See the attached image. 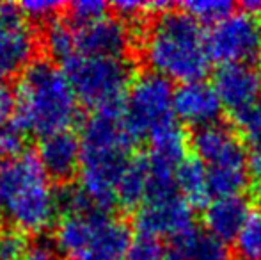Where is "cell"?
<instances>
[{
    "mask_svg": "<svg viewBox=\"0 0 261 260\" xmlns=\"http://www.w3.org/2000/svg\"><path fill=\"white\" fill-rule=\"evenodd\" d=\"M192 205L179 193L167 196L148 198L135 214V226L139 235L149 237H172L194 228Z\"/></svg>",
    "mask_w": 261,
    "mask_h": 260,
    "instance_id": "obj_11",
    "label": "cell"
},
{
    "mask_svg": "<svg viewBox=\"0 0 261 260\" xmlns=\"http://www.w3.org/2000/svg\"><path fill=\"white\" fill-rule=\"evenodd\" d=\"M132 241L123 219L96 207L62 216L55 228V246L69 260H124Z\"/></svg>",
    "mask_w": 261,
    "mask_h": 260,
    "instance_id": "obj_5",
    "label": "cell"
},
{
    "mask_svg": "<svg viewBox=\"0 0 261 260\" xmlns=\"http://www.w3.org/2000/svg\"><path fill=\"white\" fill-rule=\"evenodd\" d=\"M176 187L192 207H206L212 200L206 166L197 157H187L178 168Z\"/></svg>",
    "mask_w": 261,
    "mask_h": 260,
    "instance_id": "obj_19",
    "label": "cell"
},
{
    "mask_svg": "<svg viewBox=\"0 0 261 260\" xmlns=\"http://www.w3.org/2000/svg\"><path fill=\"white\" fill-rule=\"evenodd\" d=\"M210 59L222 66L254 64L261 57V29L254 14L231 13L206 34Z\"/></svg>",
    "mask_w": 261,
    "mask_h": 260,
    "instance_id": "obj_9",
    "label": "cell"
},
{
    "mask_svg": "<svg viewBox=\"0 0 261 260\" xmlns=\"http://www.w3.org/2000/svg\"><path fill=\"white\" fill-rule=\"evenodd\" d=\"M31 244L14 228H0V260H25Z\"/></svg>",
    "mask_w": 261,
    "mask_h": 260,
    "instance_id": "obj_26",
    "label": "cell"
},
{
    "mask_svg": "<svg viewBox=\"0 0 261 260\" xmlns=\"http://www.w3.org/2000/svg\"><path fill=\"white\" fill-rule=\"evenodd\" d=\"M38 159L50 178L66 184L80 168V139L71 130L41 137Z\"/></svg>",
    "mask_w": 261,
    "mask_h": 260,
    "instance_id": "obj_15",
    "label": "cell"
},
{
    "mask_svg": "<svg viewBox=\"0 0 261 260\" xmlns=\"http://www.w3.org/2000/svg\"><path fill=\"white\" fill-rule=\"evenodd\" d=\"M124 260H165V246L155 237L137 235Z\"/></svg>",
    "mask_w": 261,
    "mask_h": 260,
    "instance_id": "obj_27",
    "label": "cell"
},
{
    "mask_svg": "<svg viewBox=\"0 0 261 260\" xmlns=\"http://www.w3.org/2000/svg\"><path fill=\"white\" fill-rule=\"evenodd\" d=\"M149 193V166L144 155H135L126 164L117 184L116 200L124 208H139Z\"/></svg>",
    "mask_w": 261,
    "mask_h": 260,
    "instance_id": "obj_18",
    "label": "cell"
},
{
    "mask_svg": "<svg viewBox=\"0 0 261 260\" xmlns=\"http://www.w3.org/2000/svg\"><path fill=\"white\" fill-rule=\"evenodd\" d=\"M244 7H245V11L251 14H261V0H249V2H244Z\"/></svg>",
    "mask_w": 261,
    "mask_h": 260,
    "instance_id": "obj_32",
    "label": "cell"
},
{
    "mask_svg": "<svg viewBox=\"0 0 261 260\" xmlns=\"http://www.w3.org/2000/svg\"><path fill=\"white\" fill-rule=\"evenodd\" d=\"M142 57L153 73L167 80H203L212 59L206 34L185 11H165L146 31Z\"/></svg>",
    "mask_w": 261,
    "mask_h": 260,
    "instance_id": "obj_3",
    "label": "cell"
},
{
    "mask_svg": "<svg viewBox=\"0 0 261 260\" xmlns=\"http://www.w3.org/2000/svg\"><path fill=\"white\" fill-rule=\"evenodd\" d=\"M25 135L27 132L16 122L0 129V162L16 159L25 152Z\"/></svg>",
    "mask_w": 261,
    "mask_h": 260,
    "instance_id": "obj_25",
    "label": "cell"
},
{
    "mask_svg": "<svg viewBox=\"0 0 261 260\" xmlns=\"http://www.w3.org/2000/svg\"><path fill=\"white\" fill-rule=\"evenodd\" d=\"M0 18H2V4H0Z\"/></svg>",
    "mask_w": 261,
    "mask_h": 260,
    "instance_id": "obj_33",
    "label": "cell"
},
{
    "mask_svg": "<svg viewBox=\"0 0 261 260\" xmlns=\"http://www.w3.org/2000/svg\"><path fill=\"white\" fill-rule=\"evenodd\" d=\"M132 45L130 29L121 18L105 16L96 23L76 29V54L123 59Z\"/></svg>",
    "mask_w": 261,
    "mask_h": 260,
    "instance_id": "obj_14",
    "label": "cell"
},
{
    "mask_svg": "<svg viewBox=\"0 0 261 260\" xmlns=\"http://www.w3.org/2000/svg\"><path fill=\"white\" fill-rule=\"evenodd\" d=\"M55 193L34 153L0 162V212L18 232L39 233L52 225L59 212Z\"/></svg>",
    "mask_w": 261,
    "mask_h": 260,
    "instance_id": "obj_4",
    "label": "cell"
},
{
    "mask_svg": "<svg viewBox=\"0 0 261 260\" xmlns=\"http://www.w3.org/2000/svg\"><path fill=\"white\" fill-rule=\"evenodd\" d=\"M251 146L249 153V175L261 184V100L254 109L237 118Z\"/></svg>",
    "mask_w": 261,
    "mask_h": 260,
    "instance_id": "obj_21",
    "label": "cell"
},
{
    "mask_svg": "<svg viewBox=\"0 0 261 260\" xmlns=\"http://www.w3.org/2000/svg\"><path fill=\"white\" fill-rule=\"evenodd\" d=\"M124 122L134 137L142 139L174 122V89L171 80L153 72L141 73L132 80L124 98Z\"/></svg>",
    "mask_w": 261,
    "mask_h": 260,
    "instance_id": "obj_8",
    "label": "cell"
},
{
    "mask_svg": "<svg viewBox=\"0 0 261 260\" xmlns=\"http://www.w3.org/2000/svg\"><path fill=\"white\" fill-rule=\"evenodd\" d=\"M46 52L62 63L76 56V29L69 21L52 20L45 31Z\"/></svg>",
    "mask_w": 261,
    "mask_h": 260,
    "instance_id": "obj_20",
    "label": "cell"
},
{
    "mask_svg": "<svg viewBox=\"0 0 261 260\" xmlns=\"http://www.w3.org/2000/svg\"><path fill=\"white\" fill-rule=\"evenodd\" d=\"M259 29H261V23H259Z\"/></svg>",
    "mask_w": 261,
    "mask_h": 260,
    "instance_id": "obj_34",
    "label": "cell"
},
{
    "mask_svg": "<svg viewBox=\"0 0 261 260\" xmlns=\"http://www.w3.org/2000/svg\"><path fill=\"white\" fill-rule=\"evenodd\" d=\"M14 122L25 132L46 135L69 132L80 120V102L64 69L50 61H34L16 86Z\"/></svg>",
    "mask_w": 261,
    "mask_h": 260,
    "instance_id": "obj_2",
    "label": "cell"
},
{
    "mask_svg": "<svg viewBox=\"0 0 261 260\" xmlns=\"http://www.w3.org/2000/svg\"><path fill=\"white\" fill-rule=\"evenodd\" d=\"M183 9L197 23H219L233 13V4L229 0H192L183 4Z\"/></svg>",
    "mask_w": 261,
    "mask_h": 260,
    "instance_id": "obj_23",
    "label": "cell"
},
{
    "mask_svg": "<svg viewBox=\"0 0 261 260\" xmlns=\"http://www.w3.org/2000/svg\"><path fill=\"white\" fill-rule=\"evenodd\" d=\"M240 260H261V210H252L234 237Z\"/></svg>",
    "mask_w": 261,
    "mask_h": 260,
    "instance_id": "obj_22",
    "label": "cell"
},
{
    "mask_svg": "<svg viewBox=\"0 0 261 260\" xmlns=\"http://www.w3.org/2000/svg\"><path fill=\"white\" fill-rule=\"evenodd\" d=\"M123 104L94 111L84 123L80 137V187L101 210L117 203V184L137 145L124 122Z\"/></svg>",
    "mask_w": 261,
    "mask_h": 260,
    "instance_id": "obj_1",
    "label": "cell"
},
{
    "mask_svg": "<svg viewBox=\"0 0 261 260\" xmlns=\"http://www.w3.org/2000/svg\"><path fill=\"white\" fill-rule=\"evenodd\" d=\"M68 9L69 23L76 29L87 27L91 23H96L98 20L109 16V4L101 2V0H79V2H71L66 6Z\"/></svg>",
    "mask_w": 261,
    "mask_h": 260,
    "instance_id": "obj_24",
    "label": "cell"
},
{
    "mask_svg": "<svg viewBox=\"0 0 261 260\" xmlns=\"http://www.w3.org/2000/svg\"><path fill=\"white\" fill-rule=\"evenodd\" d=\"M165 260H233L229 246L206 230L190 228L169 239Z\"/></svg>",
    "mask_w": 261,
    "mask_h": 260,
    "instance_id": "obj_17",
    "label": "cell"
},
{
    "mask_svg": "<svg viewBox=\"0 0 261 260\" xmlns=\"http://www.w3.org/2000/svg\"><path fill=\"white\" fill-rule=\"evenodd\" d=\"M36 38L16 4H2L0 18V82L23 73L32 64Z\"/></svg>",
    "mask_w": 261,
    "mask_h": 260,
    "instance_id": "obj_10",
    "label": "cell"
},
{
    "mask_svg": "<svg viewBox=\"0 0 261 260\" xmlns=\"http://www.w3.org/2000/svg\"><path fill=\"white\" fill-rule=\"evenodd\" d=\"M64 73L80 104L94 111L121 105L132 86V66L124 57L76 54L64 63Z\"/></svg>",
    "mask_w": 261,
    "mask_h": 260,
    "instance_id": "obj_7",
    "label": "cell"
},
{
    "mask_svg": "<svg viewBox=\"0 0 261 260\" xmlns=\"http://www.w3.org/2000/svg\"><path fill=\"white\" fill-rule=\"evenodd\" d=\"M20 13L23 14L25 20H46V18L54 16L62 4L55 2V0H29V2L16 4Z\"/></svg>",
    "mask_w": 261,
    "mask_h": 260,
    "instance_id": "obj_29",
    "label": "cell"
},
{
    "mask_svg": "<svg viewBox=\"0 0 261 260\" xmlns=\"http://www.w3.org/2000/svg\"><path fill=\"white\" fill-rule=\"evenodd\" d=\"M16 116V93L6 82H0V129L14 122Z\"/></svg>",
    "mask_w": 261,
    "mask_h": 260,
    "instance_id": "obj_30",
    "label": "cell"
},
{
    "mask_svg": "<svg viewBox=\"0 0 261 260\" xmlns=\"http://www.w3.org/2000/svg\"><path fill=\"white\" fill-rule=\"evenodd\" d=\"M114 9L119 16H128L135 18L141 16V14L148 13H165V9L171 7V4L167 2H134V0H119V2H114Z\"/></svg>",
    "mask_w": 261,
    "mask_h": 260,
    "instance_id": "obj_28",
    "label": "cell"
},
{
    "mask_svg": "<svg viewBox=\"0 0 261 260\" xmlns=\"http://www.w3.org/2000/svg\"><path fill=\"white\" fill-rule=\"evenodd\" d=\"M222 104L213 84L204 80L179 84L174 89V116L187 125L210 127L219 123Z\"/></svg>",
    "mask_w": 261,
    "mask_h": 260,
    "instance_id": "obj_13",
    "label": "cell"
},
{
    "mask_svg": "<svg viewBox=\"0 0 261 260\" xmlns=\"http://www.w3.org/2000/svg\"><path fill=\"white\" fill-rule=\"evenodd\" d=\"M213 87L234 118L254 109L261 100V72L254 64H229L220 66L215 73Z\"/></svg>",
    "mask_w": 261,
    "mask_h": 260,
    "instance_id": "obj_12",
    "label": "cell"
},
{
    "mask_svg": "<svg viewBox=\"0 0 261 260\" xmlns=\"http://www.w3.org/2000/svg\"><path fill=\"white\" fill-rule=\"evenodd\" d=\"M249 214H251V208L244 196L234 195L212 198L204 207V226L208 233L227 243L238 235Z\"/></svg>",
    "mask_w": 261,
    "mask_h": 260,
    "instance_id": "obj_16",
    "label": "cell"
},
{
    "mask_svg": "<svg viewBox=\"0 0 261 260\" xmlns=\"http://www.w3.org/2000/svg\"><path fill=\"white\" fill-rule=\"evenodd\" d=\"M25 260H57V246L46 239H39L29 246Z\"/></svg>",
    "mask_w": 261,
    "mask_h": 260,
    "instance_id": "obj_31",
    "label": "cell"
},
{
    "mask_svg": "<svg viewBox=\"0 0 261 260\" xmlns=\"http://www.w3.org/2000/svg\"><path fill=\"white\" fill-rule=\"evenodd\" d=\"M192 146L206 166L212 198L240 195L249 180V153L234 130L220 123L197 129Z\"/></svg>",
    "mask_w": 261,
    "mask_h": 260,
    "instance_id": "obj_6",
    "label": "cell"
}]
</instances>
